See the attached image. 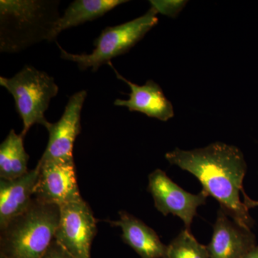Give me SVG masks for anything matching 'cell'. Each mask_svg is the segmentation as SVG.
I'll list each match as a JSON object with an SVG mask.
<instances>
[{"label":"cell","instance_id":"cell-3","mask_svg":"<svg viewBox=\"0 0 258 258\" xmlns=\"http://www.w3.org/2000/svg\"><path fill=\"white\" fill-rule=\"evenodd\" d=\"M60 220V207L33 198L25 212L0 228V258H42Z\"/></svg>","mask_w":258,"mask_h":258},{"label":"cell","instance_id":"cell-11","mask_svg":"<svg viewBox=\"0 0 258 258\" xmlns=\"http://www.w3.org/2000/svg\"><path fill=\"white\" fill-rule=\"evenodd\" d=\"M108 64L114 71L117 79L126 83L132 91L129 99H116L114 101L115 106L125 107L130 111L139 112L162 121L173 118L174 111L172 103L166 98L159 85L149 80L144 86H138L122 76L113 68L111 62Z\"/></svg>","mask_w":258,"mask_h":258},{"label":"cell","instance_id":"cell-13","mask_svg":"<svg viewBox=\"0 0 258 258\" xmlns=\"http://www.w3.org/2000/svg\"><path fill=\"white\" fill-rule=\"evenodd\" d=\"M119 216V220L110 222L121 229L122 240L140 258L165 257L167 245L162 243L155 231L128 212H120Z\"/></svg>","mask_w":258,"mask_h":258},{"label":"cell","instance_id":"cell-1","mask_svg":"<svg viewBox=\"0 0 258 258\" xmlns=\"http://www.w3.org/2000/svg\"><path fill=\"white\" fill-rule=\"evenodd\" d=\"M165 157L172 165L198 178L203 191L215 198L232 220L249 230L253 227L254 221L248 208L240 200L247 164L238 148L215 142L191 151L176 148Z\"/></svg>","mask_w":258,"mask_h":258},{"label":"cell","instance_id":"cell-18","mask_svg":"<svg viewBox=\"0 0 258 258\" xmlns=\"http://www.w3.org/2000/svg\"><path fill=\"white\" fill-rule=\"evenodd\" d=\"M42 258H75L55 240L52 241Z\"/></svg>","mask_w":258,"mask_h":258},{"label":"cell","instance_id":"cell-4","mask_svg":"<svg viewBox=\"0 0 258 258\" xmlns=\"http://www.w3.org/2000/svg\"><path fill=\"white\" fill-rule=\"evenodd\" d=\"M158 13L151 8L146 14L137 19L113 27H107L94 41L96 48L91 54H73L57 44L63 60L76 62L81 71L91 68L96 72L101 66L108 64L118 56L128 52L142 40L149 30L157 25Z\"/></svg>","mask_w":258,"mask_h":258},{"label":"cell","instance_id":"cell-10","mask_svg":"<svg viewBox=\"0 0 258 258\" xmlns=\"http://www.w3.org/2000/svg\"><path fill=\"white\" fill-rule=\"evenodd\" d=\"M256 245L251 230L232 220L220 209L208 247L210 258H243Z\"/></svg>","mask_w":258,"mask_h":258},{"label":"cell","instance_id":"cell-20","mask_svg":"<svg viewBox=\"0 0 258 258\" xmlns=\"http://www.w3.org/2000/svg\"><path fill=\"white\" fill-rule=\"evenodd\" d=\"M243 195L245 197V202H244V204H245L247 208H252V207L258 205V202L252 201V200H251L250 199L246 196L245 194L244 193Z\"/></svg>","mask_w":258,"mask_h":258},{"label":"cell","instance_id":"cell-2","mask_svg":"<svg viewBox=\"0 0 258 258\" xmlns=\"http://www.w3.org/2000/svg\"><path fill=\"white\" fill-rule=\"evenodd\" d=\"M59 5L58 0H1V52L15 53L44 40L54 41Z\"/></svg>","mask_w":258,"mask_h":258},{"label":"cell","instance_id":"cell-19","mask_svg":"<svg viewBox=\"0 0 258 258\" xmlns=\"http://www.w3.org/2000/svg\"><path fill=\"white\" fill-rule=\"evenodd\" d=\"M243 258H258V245L252 247Z\"/></svg>","mask_w":258,"mask_h":258},{"label":"cell","instance_id":"cell-17","mask_svg":"<svg viewBox=\"0 0 258 258\" xmlns=\"http://www.w3.org/2000/svg\"><path fill=\"white\" fill-rule=\"evenodd\" d=\"M152 8H154L158 13L166 15L171 18H176L183 10L187 2L186 1H150Z\"/></svg>","mask_w":258,"mask_h":258},{"label":"cell","instance_id":"cell-12","mask_svg":"<svg viewBox=\"0 0 258 258\" xmlns=\"http://www.w3.org/2000/svg\"><path fill=\"white\" fill-rule=\"evenodd\" d=\"M38 175L37 165L16 179L0 180V228L31 205Z\"/></svg>","mask_w":258,"mask_h":258},{"label":"cell","instance_id":"cell-8","mask_svg":"<svg viewBox=\"0 0 258 258\" xmlns=\"http://www.w3.org/2000/svg\"><path fill=\"white\" fill-rule=\"evenodd\" d=\"M33 198L61 207L82 199L76 179L74 160L41 161Z\"/></svg>","mask_w":258,"mask_h":258},{"label":"cell","instance_id":"cell-5","mask_svg":"<svg viewBox=\"0 0 258 258\" xmlns=\"http://www.w3.org/2000/svg\"><path fill=\"white\" fill-rule=\"evenodd\" d=\"M0 85L11 93L15 108L23 120L24 137L32 125L46 127L49 122L45 113L52 98L57 96L59 88L55 79L44 71L25 66L13 77H0Z\"/></svg>","mask_w":258,"mask_h":258},{"label":"cell","instance_id":"cell-6","mask_svg":"<svg viewBox=\"0 0 258 258\" xmlns=\"http://www.w3.org/2000/svg\"><path fill=\"white\" fill-rule=\"evenodd\" d=\"M96 219L83 199L60 207V220L54 240L75 258H91L96 235Z\"/></svg>","mask_w":258,"mask_h":258},{"label":"cell","instance_id":"cell-7","mask_svg":"<svg viewBox=\"0 0 258 258\" xmlns=\"http://www.w3.org/2000/svg\"><path fill=\"white\" fill-rule=\"evenodd\" d=\"M147 190L152 195L158 211L164 216L171 214L179 217L189 232L194 218L198 215V208L206 205L209 197L203 190L197 195L185 191L159 169L149 174Z\"/></svg>","mask_w":258,"mask_h":258},{"label":"cell","instance_id":"cell-9","mask_svg":"<svg viewBox=\"0 0 258 258\" xmlns=\"http://www.w3.org/2000/svg\"><path fill=\"white\" fill-rule=\"evenodd\" d=\"M87 96L84 90L70 97L63 113L58 121L45 127L49 134L48 142L41 161H71L74 159L75 141L81 132V117Z\"/></svg>","mask_w":258,"mask_h":258},{"label":"cell","instance_id":"cell-16","mask_svg":"<svg viewBox=\"0 0 258 258\" xmlns=\"http://www.w3.org/2000/svg\"><path fill=\"white\" fill-rule=\"evenodd\" d=\"M164 258H210L208 247L200 244L191 232L181 230L169 245Z\"/></svg>","mask_w":258,"mask_h":258},{"label":"cell","instance_id":"cell-14","mask_svg":"<svg viewBox=\"0 0 258 258\" xmlns=\"http://www.w3.org/2000/svg\"><path fill=\"white\" fill-rule=\"evenodd\" d=\"M125 0H76L70 4L56 23L53 40L64 30L100 18Z\"/></svg>","mask_w":258,"mask_h":258},{"label":"cell","instance_id":"cell-15","mask_svg":"<svg viewBox=\"0 0 258 258\" xmlns=\"http://www.w3.org/2000/svg\"><path fill=\"white\" fill-rule=\"evenodd\" d=\"M28 159L23 136L12 129L0 145V178L13 179L26 174Z\"/></svg>","mask_w":258,"mask_h":258}]
</instances>
